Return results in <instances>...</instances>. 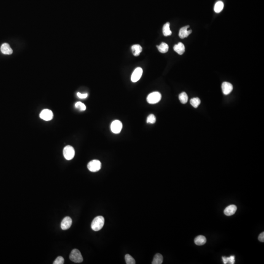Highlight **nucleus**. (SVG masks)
<instances>
[{"instance_id":"1","label":"nucleus","mask_w":264,"mask_h":264,"mask_svg":"<svg viewBox=\"0 0 264 264\" xmlns=\"http://www.w3.org/2000/svg\"><path fill=\"white\" fill-rule=\"evenodd\" d=\"M105 219L104 217L101 216H98L95 217L92 221L91 224V228L95 232H97L102 229L104 226Z\"/></svg>"},{"instance_id":"2","label":"nucleus","mask_w":264,"mask_h":264,"mask_svg":"<svg viewBox=\"0 0 264 264\" xmlns=\"http://www.w3.org/2000/svg\"><path fill=\"white\" fill-rule=\"evenodd\" d=\"M70 259L74 263H80L83 262V257L80 251L77 249H73L70 255Z\"/></svg>"},{"instance_id":"3","label":"nucleus","mask_w":264,"mask_h":264,"mask_svg":"<svg viewBox=\"0 0 264 264\" xmlns=\"http://www.w3.org/2000/svg\"><path fill=\"white\" fill-rule=\"evenodd\" d=\"M162 98L160 93L157 92H152L149 94L147 97V101L149 104H154L157 103Z\"/></svg>"},{"instance_id":"4","label":"nucleus","mask_w":264,"mask_h":264,"mask_svg":"<svg viewBox=\"0 0 264 264\" xmlns=\"http://www.w3.org/2000/svg\"><path fill=\"white\" fill-rule=\"evenodd\" d=\"M75 151L73 148L71 146H66L63 149V155L67 160H71L74 157Z\"/></svg>"},{"instance_id":"5","label":"nucleus","mask_w":264,"mask_h":264,"mask_svg":"<svg viewBox=\"0 0 264 264\" xmlns=\"http://www.w3.org/2000/svg\"><path fill=\"white\" fill-rule=\"evenodd\" d=\"M87 167L91 172H97L101 169V162L97 160H92L88 164Z\"/></svg>"},{"instance_id":"6","label":"nucleus","mask_w":264,"mask_h":264,"mask_svg":"<svg viewBox=\"0 0 264 264\" xmlns=\"http://www.w3.org/2000/svg\"><path fill=\"white\" fill-rule=\"evenodd\" d=\"M122 128V124L119 120H114L111 125L112 132L114 134L119 133Z\"/></svg>"},{"instance_id":"7","label":"nucleus","mask_w":264,"mask_h":264,"mask_svg":"<svg viewBox=\"0 0 264 264\" xmlns=\"http://www.w3.org/2000/svg\"><path fill=\"white\" fill-rule=\"evenodd\" d=\"M54 114L51 110L44 109L40 114V117L45 121H49L52 119Z\"/></svg>"},{"instance_id":"8","label":"nucleus","mask_w":264,"mask_h":264,"mask_svg":"<svg viewBox=\"0 0 264 264\" xmlns=\"http://www.w3.org/2000/svg\"><path fill=\"white\" fill-rule=\"evenodd\" d=\"M143 73V69L141 68L138 67V68H136L131 76L132 81L133 82L138 81V80H140L141 78Z\"/></svg>"},{"instance_id":"9","label":"nucleus","mask_w":264,"mask_h":264,"mask_svg":"<svg viewBox=\"0 0 264 264\" xmlns=\"http://www.w3.org/2000/svg\"><path fill=\"white\" fill-rule=\"evenodd\" d=\"M72 224V219L70 217H66L61 222V227L63 230H67L70 229Z\"/></svg>"},{"instance_id":"10","label":"nucleus","mask_w":264,"mask_h":264,"mask_svg":"<svg viewBox=\"0 0 264 264\" xmlns=\"http://www.w3.org/2000/svg\"><path fill=\"white\" fill-rule=\"evenodd\" d=\"M222 89L223 91V94L225 95H227L230 94L233 90V86L231 83L227 82H224L222 84Z\"/></svg>"},{"instance_id":"11","label":"nucleus","mask_w":264,"mask_h":264,"mask_svg":"<svg viewBox=\"0 0 264 264\" xmlns=\"http://www.w3.org/2000/svg\"><path fill=\"white\" fill-rule=\"evenodd\" d=\"M189 28V25H186V27H183L181 28L179 32V35L181 39L185 38L188 37L191 33L192 30H187L188 28Z\"/></svg>"},{"instance_id":"12","label":"nucleus","mask_w":264,"mask_h":264,"mask_svg":"<svg viewBox=\"0 0 264 264\" xmlns=\"http://www.w3.org/2000/svg\"><path fill=\"white\" fill-rule=\"evenodd\" d=\"M237 210V206L234 205H230L224 209V213L228 216H230L234 214Z\"/></svg>"},{"instance_id":"13","label":"nucleus","mask_w":264,"mask_h":264,"mask_svg":"<svg viewBox=\"0 0 264 264\" xmlns=\"http://www.w3.org/2000/svg\"><path fill=\"white\" fill-rule=\"evenodd\" d=\"M1 51L3 54L7 55L11 54L13 52L12 49L8 43H4L1 47Z\"/></svg>"},{"instance_id":"14","label":"nucleus","mask_w":264,"mask_h":264,"mask_svg":"<svg viewBox=\"0 0 264 264\" xmlns=\"http://www.w3.org/2000/svg\"><path fill=\"white\" fill-rule=\"evenodd\" d=\"M174 50L180 55H182L185 52V47L183 43H179L174 47Z\"/></svg>"},{"instance_id":"15","label":"nucleus","mask_w":264,"mask_h":264,"mask_svg":"<svg viewBox=\"0 0 264 264\" xmlns=\"http://www.w3.org/2000/svg\"><path fill=\"white\" fill-rule=\"evenodd\" d=\"M195 244L198 246H202L206 243V239L205 236L199 235L195 238L194 240Z\"/></svg>"},{"instance_id":"16","label":"nucleus","mask_w":264,"mask_h":264,"mask_svg":"<svg viewBox=\"0 0 264 264\" xmlns=\"http://www.w3.org/2000/svg\"><path fill=\"white\" fill-rule=\"evenodd\" d=\"M132 51L134 56H138L143 51V48L140 45H134L132 47Z\"/></svg>"},{"instance_id":"17","label":"nucleus","mask_w":264,"mask_h":264,"mask_svg":"<svg viewBox=\"0 0 264 264\" xmlns=\"http://www.w3.org/2000/svg\"><path fill=\"white\" fill-rule=\"evenodd\" d=\"M163 256L162 254L160 253L156 254V255H155L152 264H161L163 262Z\"/></svg>"},{"instance_id":"18","label":"nucleus","mask_w":264,"mask_h":264,"mask_svg":"<svg viewBox=\"0 0 264 264\" xmlns=\"http://www.w3.org/2000/svg\"><path fill=\"white\" fill-rule=\"evenodd\" d=\"M157 49L159 50L160 52L162 54H165L166 52H167L169 49V47L168 45L165 43H162V44L159 46H157Z\"/></svg>"},{"instance_id":"19","label":"nucleus","mask_w":264,"mask_h":264,"mask_svg":"<svg viewBox=\"0 0 264 264\" xmlns=\"http://www.w3.org/2000/svg\"><path fill=\"white\" fill-rule=\"evenodd\" d=\"M162 31H163V34L165 36H170L172 34V31H171L170 29V23H167L163 25V29H162Z\"/></svg>"},{"instance_id":"20","label":"nucleus","mask_w":264,"mask_h":264,"mask_svg":"<svg viewBox=\"0 0 264 264\" xmlns=\"http://www.w3.org/2000/svg\"><path fill=\"white\" fill-rule=\"evenodd\" d=\"M224 6V4L223 3V2L222 1H218L215 4V6H214V11L215 12H216L217 13L221 12Z\"/></svg>"},{"instance_id":"21","label":"nucleus","mask_w":264,"mask_h":264,"mask_svg":"<svg viewBox=\"0 0 264 264\" xmlns=\"http://www.w3.org/2000/svg\"><path fill=\"white\" fill-rule=\"evenodd\" d=\"M222 259H223V262L224 264H227V263L233 264L235 263V256L234 255H232L229 257H223Z\"/></svg>"},{"instance_id":"22","label":"nucleus","mask_w":264,"mask_h":264,"mask_svg":"<svg viewBox=\"0 0 264 264\" xmlns=\"http://www.w3.org/2000/svg\"><path fill=\"white\" fill-rule=\"evenodd\" d=\"M179 98L182 104H186L188 100V97L187 94H186L185 92H181V94H180V95L179 96Z\"/></svg>"},{"instance_id":"23","label":"nucleus","mask_w":264,"mask_h":264,"mask_svg":"<svg viewBox=\"0 0 264 264\" xmlns=\"http://www.w3.org/2000/svg\"><path fill=\"white\" fill-rule=\"evenodd\" d=\"M190 104L195 108H197L199 106L200 103V100L199 98L195 97V98H192L190 100Z\"/></svg>"},{"instance_id":"24","label":"nucleus","mask_w":264,"mask_h":264,"mask_svg":"<svg viewBox=\"0 0 264 264\" xmlns=\"http://www.w3.org/2000/svg\"><path fill=\"white\" fill-rule=\"evenodd\" d=\"M125 259L127 264H135L136 261L134 258H133L130 255L126 254L125 256Z\"/></svg>"},{"instance_id":"25","label":"nucleus","mask_w":264,"mask_h":264,"mask_svg":"<svg viewBox=\"0 0 264 264\" xmlns=\"http://www.w3.org/2000/svg\"><path fill=\"white\" fill-rule=\"evenodd\" d=\"M75 106H76V108L78 109L79 110H80V111H82L86 110V106L84 104H83L81 102H77V103H76Z\"/></svg>"},{"instance_id":"26","label":"nucleus","mask_w":264,"mask_h":264,"mask_svg":"<svg viewBox=\"0 0 264 264\" xmlns=\"http://www.w3.org/2000/svg\"><path fill=\"white\" fill-rule=\"evenodd\" d=\"M156 121V118L154 114H151L148 116L147 119V123L154 124Z\"/></svg>"},{"instance_id":"27","label":"nucleus","mask_w":264,"mask_h":264,"mask_svg":"<svg viewBox=\"0 0 264 264\" xmlns=\"http://www.w3.org/2000/svg\"><path fill=\"white\" fill-rule=\"evenodd\" d=\"M64 263V259L62 256L58 257L53 263L54 264H63Z\"/></svg>"},{"instance_id":"28","label":"nucleus","mask_w":264,"mask_h":264,"mask_svg":"<svg viewBox=\"0 0 264 264\" xmlns=\"http://www.w3.org/2000/svg\"><path fill=\"white\" fill-rule=\"evenodd\" d=\"M77 95L79 98H81V99H84L87 97V94H81L80 92H77Z\"/></svg>"},{"instance_id":"29","label":"nucleus","mask_w":264,"mask_h":264,"mask_svg":"<svg viewBox=\"0 0 264 264\" xmlns=\"http://www.w3.org/2000/svg\"><path fill=\"white\" fill-rule=\"evenodd\" d=\"M258 240L261 242H264V232H263L262 233H261L259 235V236L258 237Z\"/></svg>"}]
</instances>
